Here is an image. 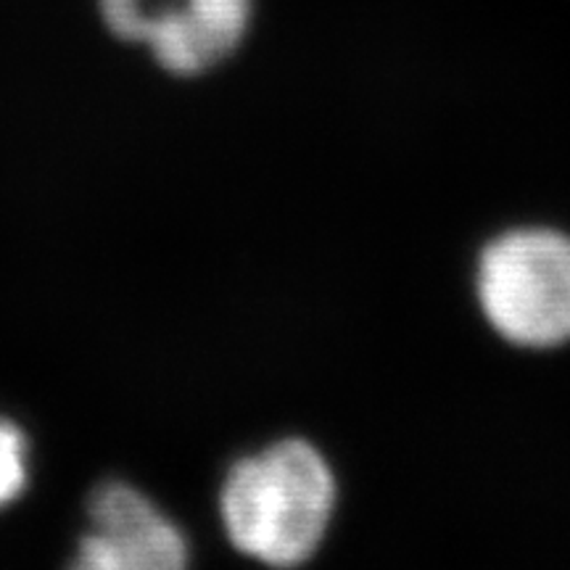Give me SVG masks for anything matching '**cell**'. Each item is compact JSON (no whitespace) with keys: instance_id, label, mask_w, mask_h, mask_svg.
Returning <instances> with one entry per match:
<instances>
[{"instance_id":"obj_2","label":"cell","mask_w":570,"mask_h":570,"mask_svg":"<svg viewBox=\"0 0 570 570\" xmlns=\"http://www.w3.org/2000/svg\"><path fill=\"white\" fill-rule=\"evenodd\" d=\"M475 296L489 325L510 344H568L570 235L550 227L502 233L479 256Z\"/></svg>"},{"instance_id":"obj_6","label":"cell","mask_w":570,"mask_h":570,"mask_svg":"<svg viewBox=\"0 0 570 570\" xmlns=\"http://www.w3.org/2000/svg\"><path fill=\"white\" fill-rule=\"evenodd\" d=\"M30 479V441L11 420L0 417V510L17 502Z\"/></svg>"},{"instance_id":"obj_5","label":"cell","mask_w":570,"mask_h":570,"mask_svg":"<svg viewBox=\"0 0 570 570\" xmlns=\"http://www.w3.org/2000/svg\"><path fill=\"white\" fill-rule=\"evenodd\" d=\"M180 3L183 0H98V9L111 35L125 42L146 46L156 24Z\"/></svg>"},{"instance_id":"obj_3","label":"cell","mask_w":570,"mask_h":570,"mask_svg":"<svg viewBox=\"0 0 570 570\" xmlns=\"http://www.w3.org/2000/svg\"><path fill=\"white\" fill-rule=\"evenodd\" d=\"M88 525L75 566L85 570H180L190 547L142 491L125 481L98 483L88 497Z\"/></svg>"},{"instance_id":"obj_4","label":"cell","mask_w":570,"mask_h":570,"mask_svg":"<svg viewBox=\"0 0 570 570\" xmlns=\"http://www.w3.org/2000/svg\"><path fill=\"white\" fill-rule=\"evenodd\" d=\"M254 0H183L167 13L146 48L169 75L196 77L230 59L246 38Z\"/></svg>"},{"instance_id":"obj_1","label":"cell","mask_w":570,"mask_h":570,"mask_svg":"<svg viewBox=\"0 0 570 570\" xmlns=\"http://www.w3.org/2000/svg\"><path fill=\"white\" fill-rule=\"evenodd\" d=\"M336 502L338 483L323 452L304 439H285L227 470L219 518L240 554L294 568L320 550Z\"/></svg>"}]
</instances>
